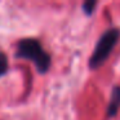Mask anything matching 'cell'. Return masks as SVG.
I'll use <instances>...</instances> for the list:
<instances>
[{"label":"cell","instance_id":"1","mask_svg":"<svg viewBox=\"0 0 120 120\" xmlns=\"http://www.w3.org/2000/svg\"><path fill=\"white\" fill-rule=\"evenodd\" d=\"M16 57L31 61L40 74L47 72L50 66V56L44 50L39 40L31 38L19 40L17 45Z\"/></svg>","mask_w":120,"mask_h":120},{"label":"cell","instance_id":"2","mask_svg":"<svg viewBox=\"0 0 120 120\" xmlns=\"http://www.w3.org/2000/svg\"><path fill=\"white\" fill-rule=\"evenodd\" d=\"M120 36V31L117 29H111L109 31H106L99 40L97 41V45L93 50L90 60H89V66L90 68H98L99 66H102L105 63V61L109 58L111 50L114 49V47L116 45L117 40Z\"/></svg>","mask_w":120,"mask_h":120},{"label":"cell","instance_id":"3","mask_svg":"<svg viewBox=\"0 0 120 120\" xmlns=\"http://www.w3.org/2000/svg\"><path fill=\"white\" fill-rule=\"evenodd\" d=\"M120 107V86H115L112 89L111 98H110V103L107 106V116L112 117L116 115Z\"/></svg>","mask_w":120,"mask_h":120},{"label":"cell","instance_id":"4","mask_svg":"<svg viewBox=\"0 0 120 120\" xmlns=\"http://www.w3.org/2000/svg\"><path fill=\"white\" fill-rule=\"evenodd\" d=\"M7 70H8V60H7V56L3 52H0V76L5 75Z\"/></svg>","mask_w":120,"mask_h":120},{"label":"cell","instance_id":"5","mask_svg":"<svg viewBox=\"0 0 120 120\" xmlns=\"http://www.w3.org/2000/svg\"><path fill=\"white\" fill-rule=\"evenodd\" d=\"M97 3L96 1H85V3L83 4V9H84V13H86L88 16H90L92 13H93L94 8H96Z\"/></svg>","mask_w":120,"mask_h":120}]
</instances>
